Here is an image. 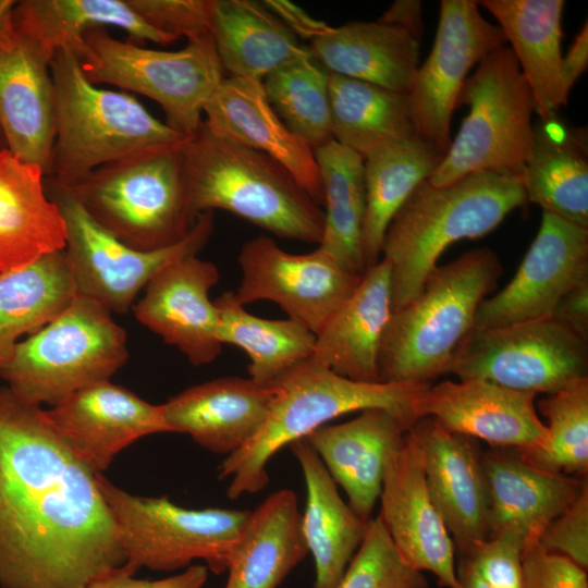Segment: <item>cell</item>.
<instances>
[{
    "mask_svg": "<svg viewBox=\"0 0 588 588\" xmlns=\"http://www.w3.org/2000/svg\"><path fill=\"white\" fill-rule=\"evenodd\" d=\"M320 173L324 225L319 247L347 272L363 275L366 213L364 158L331 139L314 148Z\"/></svg>",
    "mask_w": 588,
    "mask_h": 588,
    "instance_id": "cell-38",
    "label": "cell"
},
{
    "mask_svg": "<svg viewBox=\"0 0 588 588\" xmlns=\"http://www.w3.org/2000/svg\"><path fill=\"white\" fill-rule=\"evenodd\" d=\"M587 128L567 125L559 114L538 120L522 183L528 203L588 228Z\"/></svg>",
    "mask_w": 588,
    "mask_h": 588,
    "instance_id": "cell-32",
    "label": "cell"
},
{
    "mask_svg": "<svg viewBox=\"0 0 588 588\" xmlns=\"http://www.w3.org/2000/svg\"><path fill=\"white\" fill-rule=\"evenodd\" d=\"M16 1L0 0V45L9 46L14 42L16 32L13 23V9Z\"/></svg>",
    "mask_w": 588,
    "mask_h": 588,
    "instance_id": "cell-52",
    "label": "cell"
},
{
    "mask_svg": "<svg viewBox=\"0 0 588 588\" xmlns=\"http://www.w3.org/2000/svg\"><path fill=\"white\" fill-rule=\"evenodd\" d=\"M152 28L175 40L188 41L210 36L215 0H126Z\"/></svg>",
    "mask_w": 588,
    "mask_h": 588,
    "instance_id": "cell-44",
    "label": "cell"
},
{
    "mask_svg": "<svg viewBox=\"0 0 588 588\" xmlns=\"http://www.w3.org/2000/svg\"><path fill=\"white\" fill-rule=\"evenodd\" d=\"M76 295L65 249L0 273V371L17 344L62 313Z\"/></svg>",
    "mask_w": 588,
    "mask_h": 588,
    "instance_id": "cell-36",
    "label": "cell"
},
{
    "mask_svg": "<svg viewBox=\"0 0 588 588\" xmlns=\"http://www.w3.org/2000/svg\"><path fill=\"white\" fill-rule=\"evenodd\" d=\"M66 229L42 170L0 151V273L64 249Z\"/></svg>",
    "mask_w": 588,
    "mask_h": 588,
    "instance_id": "cell-29",
    "label": "cell"
},
{
    "mask_svg": "<svg viewBox=\"0 0 588 588\" xmlns=\"http://www.w3.org/2000/svg\"><path fill=\"white\" fill-rule=\"evenodd\" d=\"M588 281V228L542 212L538 233L512 280L485 298L476 328H499L551 317L559 303Z\"/></svg>",
    "mask_w": 588,
    "mask_h": 588,
    "instance_id": "cell-16",
    "label": "cell"
},
{
    "mask_svg": "<svg viewBox=\"0 0 588 588\" xmlns=\"http://www.w3.org/2000/svg\"><path fill=\"white\" fill-rule=\"evenodd\" d=\"M379 519L405 561L430 572L446 588H461L455 544L433 505L425 480L420 449L407 431L383 476Z\"/></svg>",
    "mask_w": 588,
    "mask_h": 588,
    "instance_id": "cell-18",
    "label": "cell"
},
{
    "mask_svg": "<svg viewBox=\"0 0 588 588\" xmlns=\"http://www.w3.org/2000/svg\"><path fill=\"white\" fill-rule=\"evenodd\" d=\"M271 401L270 385L222 377L185 389L161 408L170 432L186 433L203 448L228 456L258 433Z\"/></svg>",
    "mask_w": 588,
    "mask_h": 588,
    "instance_id": "cell-25",
    "label": "cell"
},
{
    "mask_svg": "<svg viewBox=\"0 0 588 588\" xmlns=\"http://www.w3.org/2000/svg\"><path fill=\"white\" fill-rule=\"evenodd\" d=\"M262 84L277 113L313 148L333 139L329 73L310 51L271 72Z\"/></svg>",
    "mask_w": 588,
    "mask_h": 588,
    "instance_id": "cell-41",
    "label": "cell"
},
{
    "mask_svg": "<svg viewBox=\"0 0 588 588\" xmlns=\"http://www.w3.org/2000/svg\"><path fill=\"white\" fill-rule=\"evenodd\" d=\"M124 563L97 474L0 387V588H81Z\"/></svg>",
    "mask_w": 588,
    "mask_h": 588,
    "instance_id": "cell-1",
    "label": "cell"
},
{
    "mask_svg": "<svg viewBox=\"0 0 588 588\" xmlns=\"http://www.w3.org/2000/svg\"><path fill=\"white\" fill-rule=\"evenodd\" d=\"M442 158L431 145L415 135L384 145L364 159L363 253L366 270L380 260L382 242L395 213L414 189L429 179Z\"/></svg>",
    "mask_w": 588,
    "mask_h": 588,
    "instance_id": "cell-37",
    "label": "cell"
},
{
    "mask_svg": "<svg viewBox=\"0 0 588 588\" xmlns=\"http://www.w3.org/2000/svg\"><path fill=\"white\" fill-rule=\"evenodd\" d=\"M307 553L297 495L280 489L249 512L229 558L224 588H278Z\"/></svg>",
    "mask_w": 588,
    "mask_h": 588,
    "instance_id": "cell-31",
    "label": "cell"
},
{
    "mask_svg": "<svg viewBox=\"0 0 588 588\" xmlns=\"http://www.w3.org/2000/svg\"><path fill=\"white\" fill-rule=\"evenodd\" d=\"M241 281L234 292L242 304L270 301L315 335L352 295L363 275L344 270L318 246L291 254L269 236L246 241L237 256Z\"/></svg>",
    "mask_w": 588,
    "mask_h": 588,
    "instance_id": "cell-15",
    "label": "cell"
},
{
    "mask_svg": "<svg viewBox=\"0 0 588 588\" xmlns=\"http://www.w3.org/2000/svg\"><path fill=\"white\" fill-rule=\"evenodd\" d=\"M208 578L204 565L188 566L183 573L157 580L137 579L123 566L109 571L81 588H203Z\"/></svg>",
    "mask_w": 588,
    "mask_h": 588,
    "instance_id": "cell-48",
    "label": "cell"
},
{
    "mask_svg": "<svg viewBox=\"0 0 588 588\" xmlns=\"http://www.w3.org/2000/svg\"><path fill=\"white\" fill-rule=\"evenodd\" d=\"M524 546L522 537L503 534L475 541L460 554L492 588H520Z\"/></svg>",
    "mask_w": 588,
    "mask_h": 588,
    "instance_id": "cell-45",
    "label": "cell"
},
{
    "mask_svg": "<svg viewBox=\"0 0 588 588\" xmlns=\"http://www.w3.org/2000/svg\"><path fill=\"white\" fill-rule=\"evenodd\" d=\"M408 429L394 414L370 408L352 420L324 424L303 440L345 491L352 510L368 522L381 493L387 465Z\"/></svg>",
    "mask_w": 588,
    "mask_h": 588,
    "instance_id": "cell-23",
    "label": "cell"
},
{
    "mask_svg": "<svg viewBox=\"0 0 588 588\" xmlns=\"http://www.w3.org/2000/svg\"><path fill=\"white\" fill-rule=\"evenodd\" d=\"M206 128L262 152L282 164L320 206L323 191L313 146L292 131L271 106L262 81L224 78L204 108Z\"/></svg>",
    "mask_w": 588,
    "mask_h": 588,
    "instance_id": "cell-22",
    "label": "cell"
},
{
    "mask_svg": "<svg viewBox=\"0 0 588 588\" xmlns=\"http://www.w3.org/2000/svg\"><path fill=\"white\" fill-rule=\"evenodd\" d=\"M391 313L390 266L381 258L316 334L311 357L347 379L381 382L378 357Z\"/></svg>",
    "mask_w": 588,
    "mask_h": 588,
    "instance_id": "cell-28",
    "label": "cell"
},
{
    "mask_svg": "<svg viewBox=\"0 0 588 588\" xmlns=\"http://www.w3.org/2000/svg\"><path fill=\"white\" fill-rule=\"evenodd\" d=\"M47 192L65 223L64 249L76 293L111 314L127 313L159 271L175 260L198 255L213 231V212L206 211L181 242L157 250H138L95 223L68 191L47 186Z\"/></svg>",
    "mask_w": 588,
    "mask_h": 588,
    "instance_id": "cell-13",
    "label": "cell"
},
{
    "mask_svg": "<svg viewBox=\"0 0 588 588\" xmlns=\"http://www.w3.org/2000/svg\"><path fill=\"white\" fill-rule=\"evenodd\" d=\"M488 488V538L515 534L525 544L539 541L546 527L580 493L587 479L539 469L518 455L482 454Z\"/></svg>",
    "mask_w": 588,
    "mask_h": 588,
    "instance_id": "cell-26",
    "label": "cell"
},
{
    "mask_svg": "<svg viewBox=\"0 0 588 588\" xmlns=\"http://www.w3.org/2000/svg\"><path fill=\"white\" fill-rule=\"evenodd\" d=\"M289 446L306 485L302 529L315 560L313 588H335L365 537L368 522L343 501L333 478L305 440H296Z\"/></svg>",
    "mask_w": 588,
    "mask_h": 588,
    "instance_id": "cell-33",
    "label": "cell"
},
{
    "mask_svg": "<svg viewBox=\"0 0 588 588\" xmlns=\"http://www.w3.org/2000/svg\"><path fill=\"white\" fill-rule=\"evenodd\" d=\"M335 588H429V584L401 555L377 516L368 520L365 537Z\"/></svg>",
    "mask_w": 588,
    "mask_h": 588,
    "instance_id": "cell-43",
    "label": "cell"
},
{
    "mask_svg": "<svg viewBox=\"0 0 588 588\" xmlns=\"http://www.w3.org/2000/svg\"><path fill=\"white\" fill-rule=\"evenodd\" d=\"M536 394L481 379L443 381L414 399L416 419L433 418L445 430L481 439L494 448L538 452L549 442L535 406Z\"/></svg>",
    "mask_w": 588,
    "mask_h": 588,
    "instance_id": "cell-17",
    "label": "cell"
},
{
    "mask_svg": "<svg viewBox=\"0 0 588 588\" xmlns=\"http://www.w3.org/2000/svg\"><path fill=\"white\" fill-rule=\"evenodd\" d=\"M218 339L242 348L249 358V378L262 385L273 382L298 363L311 357L316 335L293 319L272 320L249 314L233 291L215 301Z\"/></svg>",
    "mask_w": 588,
    "mask_h": 588,
    "instance_id": "cell-40",
    "label": "cell"
},
{
    "mask_svg": "<svg viewBox=\"0 0 588 588\" xmlns=\"http://www.w3.org/2000/svg\"><path fill=\"white\" fill-rule=\"evenodd\" d=\"M548 419L549 442L538 452H517L526 463L575 477L588 471V377L577 379L538 402Z\"/></svg>",
    "mask_w": 588,
    "mask_h": 588,
    "instance_id": "cell-42",
    "label": "cell"
},
{
    "mask_svg": "<svg viewBox=\"0 0 588 588\" xmlns=\"http://www.w3.org/2000/svg\"><path fill=\"white\" fill-rule=\"evenodd\" d=\"M15 30L32 40L51 60L56 52L74 56L84 36L97 28L112 26L137 40L159 45L175 41L149 26L126 0H22L13 9Z\"/></svg>",
    "mask_w": 588,
    "mask_h": 588,
    "instance_id": "cell-35",
    "label": "cell"
},
{
    "mask_svg": "<svg viewBox=\"0 0 588 588\" xmlns=\"http://www.w3.org/2000/svg\"><path fill=\"white\" fill-rule=\"evenodd\" d=\"M210 35L222 68L233 77L261 81L309 51L283 20L253 0H215Z\"/></svg>",
    "mask_w": 588,
    "mask_h": 588,
    "instance_id": "cell-34",
    "label": "cell"
},
{
    "mask_svg": "<svg viewBox=\"0 0 588 588\" xmlns=\"http://www.w3.org/2000/svg\"><path fill=\"white\" fill-rule=\"evenodd\" d=\"M552 317L588 341V281L571 291L559 303Z\"/></svg>",
    "mask_w": 588,
    "mask_h": 588,
    "instance_id": "cell-49",
    "label": "cell"
},
{
    "mask_svg": "<svg viewBox=\"0 0 588 588\" xmlns=\"http://www.w3.org/2000/svg\"><path fill=\"white\" fill-rule=\"evenodd\" d=\"M186 140L109 162L65 191L95 223L125 245L138 250L174 245L197 220L188 208Z\"/></svg>",
    "mask_w": 588,
    "mask_h": 588,
    "instance_id": "cell-7",
    "label": "cell"
},
{
    "mask_svg": "<svg viewBox=\"0 0 588 588\" xmlns=\"http://www.w3.org/2000/svg\"><path fill=\"white\" fill-rule=\"evenodd\" d=\"M478 8L473 0L441 1L431 51L406 94L416 135L442 156L452 144L451 119L469 70L506 44Z\"/></svg>",
    "mask_w": 588,
    "mask_h": 588,
    "instance_id": "cell-14",
    "label": "cell"
},
{
    "mask_svg": "<svg viewBox=\"0 0 588 588\" xmlns=\"http://www.w3.org/2000/svg\"><path fill=\"white\" fill-rule=\"evenodd\" d=\"M268 385L272 401L264 426L219 467V478H230L226 495L231 500L261 491L269 482L267 465L275 453L341 415L381 408L411 428L417 420L414 399L430 383L354 381L309 357Z\"/></svg>",
    "mask_w": 588,
    "mask_h": 588,
    "instance_id": "cell-2",
    "label": "cell"
},
{
    "mask_svg": "<svg viewBox=\"0 0 588 588\" xmlns=\"http://www.w3.org/2000/svg\"><path fill=\"white\" fill-rule=\"evenodd\" d=\"M588 66V24H584L574 38L567 53L562 57L560 65L561 90L567 102L572 87Z\"/></svg>",
    "mask_w": 588,
    "mask_h": 588,
    "instance_id": "cell-50",
    "label": "cell"
},
{
    "mask_svg": "<svg viewBox=\"0 0 588 588\" xmlns=\"http://www.w3.org/2000/svg\"><path fill=\"white\" fill-rule=\"evenodd\" d=\"M527 204L523 183L515 177L479 172L443 186L422 181L393 217L382 242L392 311L420 292L452 243L488 234Z\"/></svg>",
    "mask_w": 588,
    "mask_h": 588,
    "instance_id": "cell-3",
    "label": "cell"
},
{
    "mask_svg": "<svg viewBox=\"0 0 588 588\" xmlns=\"http://www.w3.org/2000/svg\"><path fill=\"white\" fill-rule=\"evenodd\" d=\"M539 543L549 552L588 566V483L578 497L542 531Z\"/></svg>",
    "mask_w": 588,
    "mask_h": 588,
    "instance_id": "cell-46",
    "label": "cell"
},
{
    "mask_svg": "<svg viewBox=\"0 0 588 588\" xmlns=\"http://www.w3.org/2000/svg\"><path fill=\"white\" fill-rule=\"evenodd\" d=\"M497 20L535 100L540 120L567 102L560 82L563 0L477 1Z\"/></svg>",
    "mask_w": 588,
    "mask_h": 588,
    "instance_id": "cell-30",
    "label": "cell"
},
{
    "mask_svg": "<svg viewBox=\"0 0 588 588\" xmlns=\"http://www.w3.org/2000/svg\"><path fill=\"white\" fill-rule=\"evenodd\" d=\"M456 576L461 588H492L463 556H460Z\"/></svg>",
    "mask_w": 588,
    "mask_h": 588,
    "instance_id": "cell-53",
    "label": "cell"
},
{
    "mask_svg": "<svg viewBox=\"0 0 588 588\" xmlns=\"http://www.w3.org/2000/svg\"><path fill=\"white\" fill-rule=\"evenodd\" d=\"M51 61L17 32L13 44L0 45V127L7 148L39 167L45 177L54 142Z\"/></svg>",
    "mask_w": 588,
    "mask_h": 588,
    "instance_id": "cell-24",
    "label": "cell"
},
{
    "mask_svg": "<svg viewBox=\"0 0 588 588\" xmlns=\"http://www.w3.org/2000/svg\"><path fill=\"white\" fill-rule=\"evenodd\" d=\"M379 21L399 26L414 36L421 38L422 16L421 2L417 0H397L378 19Z\"/></svg>",
    "mask_w": 588,
    "mask_h": 588,
    "instance_id": "cell-51",
    "label": "cell"
},
{
    "mask_svg": "<svg viewBox=\"0 0 588 588\" xmlns=\"http://www.w3.org/2000/svg\"><path fill=\"white\" fill-rule=\"evenodd\" d=\"M587 370L588 341L551 316L474 327L453 353L448 373L549 395L588 377Z\"/></svg>",
    "mask_w": 588,
    "mask_h": 588,
    "instance_id": "cell-12",
    "label": "cell"
},
{
    "mask_svg": "<svg viewBox=\"0 0 588 588\" xmlns=\"http://www.w3.org/2000/svg\"><path fill=\"white\" fill-rule=\"evenodd\" d=\"M127 358L125 330L102 305L76 293L62 313L17 344L0 377L20 397L52 406L109 381Z\"/></svg>",
    "mask_w": 588,
    "mask_h": 588,
    "instance_id": "cell-9",
    "label": "cell"
},
{
    "mask_svg": "<svg viewBox=\"0 0 588 588\" xmlns=\"http://www.w3.org/2000/svg\"><path fill=\"white\" fill-rule=\"evenodd\" d=\"M520 588H588L586 569L571 559L547 551L539 541L522 553Z\"/></svg>",
    "mask_w": 588,
    "mask_h": 588,
    "instance_id": "cell-47",
    "label": "cell"
},
{
    "mask_svg": "<svg viewBox=\"0 0 588 588\" xmlns=\"http://www.w3.org/2000/svg\"><path fill=\"white\" fill-rule=\"evenodd\" d=\"M192 217L229 211L275 236L320 244L324 212L278 161L210 133L203 124L184 145Z\"/></svg>",
    "mask_w": 588,
    "mask_h": 588,
    "instance_id": "cell-4",
    "label": "cell"
},
{
    "mask_svg": "<svg viewBox=\"0 0 588 588\" xmlns=\"http://www.w3.org/2000/svg\"><path fill=\"white\" fill-rule=\"evenodd\" d=\"M468 106L457 135L428 182L443 186L489 172L522 181L529 157L535 100L509 46L487 56L466 78L457 108Z\"/></svg>",
    "mask_w": 588,
    "mask_h": 588,
    "instance_id": "cell-8",
    "label": "cell"
},
{
    "mask_svg": "<svg viewBox=\"0 0 588 588\" xmlns=\"http://www.w3.org/2000/svg\"><path fill=\"white\" fill-rule=\"evenodd\" d=\"M50 69L54 142L47 186L66 189L109 162L187 139L151 115L132 94L90 83L72 52H56Z\"/></svg>",
    "mask_w": 588,
    "mask_h": 588,
    "instance_id": "cell-6",
    "label": "cell"
},
{
    "mask_svg": "<svg viewBox=\"0 0 588 588\" xmlns=\"http://www.w3.org/2000/svg\"><path fill=\"white\" fill-rule=\"evenodd\" d=\"M309 40L311 56L328 73L396 93L407 94L419 65L420 38L379 20L338 27L322 22Z\"/></svg>",
    "mask_w": 588,
    "mask_h": 588,
    "instance_id": "cell-27",
    "label": "cell"
},
{
    "mask_svg": "<svg viewBox=\"0 0 588 588\" xmlns=\"http://www.w3.org/2000/svg\"><path fill=\"white\" fill-rule=\"evenodd\" d=\"M7 149V143H5V138H4V135H3V132L0 127V151Z\"/></svg>",
    "mask_w": 588,
    "mask_h": 588,
    "instance_id": "cell-54",
    "label": "cell"
},
{
    "mask_svg": "<svg viewBox=\"0 0 588 588\" xmlns=\"http://www.w3.org/2000/svg\"><path fill=\"white\" fill-rule=\"evenodd\" d=\"M421 453L430 499L460 553L488 538V488L477 439L453 433L433 418L408 429Z\"/></svg>",
    "mask_w": 588,
    "mask_h": 588,
    "instance_id": "cell-21",
    "label": "cell"
},
{
    "mask_svg": "<svg viewBox=\"0 0 588 588\" xmlns=\"http://www.w3.org/2000/svg\"><path fill=\"white\" fill-rule=\"evenodd\" d=\"M75 58L90 83H108L156 101L164 123L187 138L203 124L204 108L224 79L211 35L167 51L122 41L97 28L85 34Z\"/></svg>",
    "mask_w": 588,
    "mask_h": 588,
    "instance_id": "cell-10",
    "label": "cell"
},
{
    "mask_svg": "<svg viewBox=\"0 0 588 588\" xmlns=\"http://www.w3.org/2000/svg\"><path fill=\"white\" fill-rule=\"evenodd\" d=\"M501 273L499 257L488 247L437 266L420 292L391 313L379 350V380L429 383L448 373L453 353Z\"/></svg>",
    "mask_w": 588,
    "mask_h": 588,
    "instance_id": "cell-5",
    "label": "cell"
},
{
    "mask_svg": "<svg viewBox=\"0 0 588 588\" xmlns=\"http://www.w3.org/2000/svg\"><path fill=\"white\" fill-rule=\"evenodd\" d=\"M125 556L123 567L169 572L203 560L215 574L226 571L231 551L250 511L185 509L167 497L132 494L97 474Z\"/></svg>",
    "mask_w": 588,
    "mask_h": 588,
    "instance_id": "cell-11",
    "label": "cell"
},
{
    "mask_svg": "<svg viewBox=\"0 0 588 588\" xmlns=\"http://www.w3.org/2000/svg\"><path fill=\"white\" fill-rule=\"evenodd\" d=\"M329 99L332 138L364 159L416 135L406 94L329 73Z\"/></svg>",
    "mask_w": 588,
    "mask_h": 588,
    "instance_id": "cell-39",
    "label": "cell"
},
{
    "mask_svg": "<svg viewBox=\"0 0 588 588\" xmlns=\"http://www.w3.org/2000/svg\"><path fill=\"white\" fill-rule=\"evenodd\" d=\"M218 267L198 255L175 260L146 285L133 305L135 318L194 366L212 363L221 353L218 310L209 298L218 283Z\"/></svg>",
    "mask_w": 588,
    "mask_h": 588,
    "instance_id": "cell-20",
    "label": "cell"
},
{
    "mask_svg": "<svg viewBox=\"0 0 588 588\" xmlns=\"http://www.w3.org/2000/svg\"><path fill=\"white\" fill-rule=\"evenodd\" d=\"M45 412L71 451L96 474L139 438L170 432L161 405L110 380L83 388Z\"/></svg>",
    "mask_w": 588,
    "mask_h": 588,
    "instance_id": "cell-19",
    "label": "cell"
}]
</instances>
